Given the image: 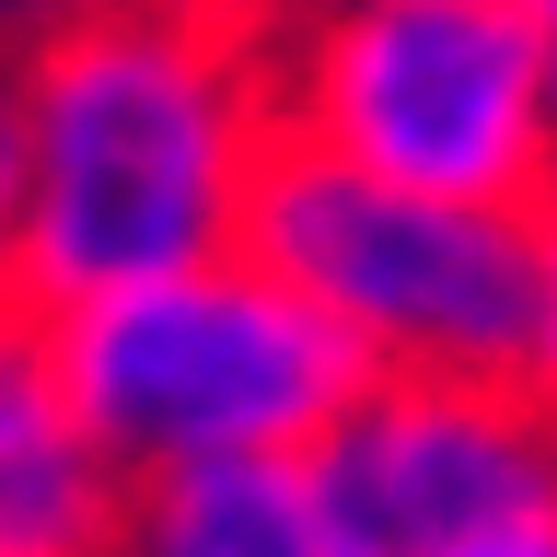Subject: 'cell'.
I'll list each match as a JSON object with an SVG mask.
<instances>
[{
	"label": "cell",
	"instance_id": "obj_13",
	"mask_svg": "<svg viewBox=\"0 0 557 557\" xmlns=\"http://www.w3.org/2000/svg\"><path fill=\"white\" fill-rule=\"evenodd\" d=\"M546 139H557V35H546Z\"/></svg>",
	"mask_w": 557,
	"mask_h": 557
},
{
	"label": "cell",
	"instance_id": "obj_10",
	"mask_svg": "<svg viewBox=\"0 0 557 557\" xmlns=\"http://www.w3.org/2000/svg\"><path fill=\"white\" fill-rule=\"evenodd\" d=\"M442 557H557V499H534V511H511V522H487V534H465V546H442Z\"/></svg>",
	"mask_w": 557,
	"mask_h": 557
},
{
	"label": "cell",
	"instance_id": "obj_1",
	"mask_svg": "<svg viewBox=\"0 0 557 557\" xmlns=\"http://www.w3.org/2000/svg\"><path fill=\"white\" fill-rule=\"evenodd\" d=\"M12 94H24V198L0 256L12 313H59L82 290L244 244V186L278 139L256 47H221L151 0H104L12 47Z\"/></svg>",
	"mask_w": 557,
	"mask_h": 557
},
{
	"label": "cell",
	"instance_id": "obj_7",
	"mask_svg": "<svg viewBox=\"0 0 557 557\" xmlns=\"http://www.w3.org/2000/svg\"><path fill=\"white\" fill-rule=\"evenodd\" d=\"M116 557H337L302 453H209L116 487Z\"/></svg>",
	"mask_w": 557,
	"mask_h": 557
},
{
	"label": "cell",
	"instance_id": "obj_8",
	"mask_svg": "<svg viewBox=\"0 0 557 557\" xmlns=\"http://www.w3.org/2000/svg\"><path fill=\"white\" fill-rule=\"evenodd\" d=\"M151 12H174V24H198V35H221V47H256V59H268L313 0H151Z\"/></svg>",
	"mask_w": 557,
	"mask_h": 557
},
{
	"label": "cell",
	"instance_id": "obj_5",
	"mask_svg": "<svg viewBox=\"0 0 557 557\" xmlns=\"http://www.w3.org/2000/svg\"><path fill=\"white\" fill-rule=\"evenodd\" d=\"M302 476L337 557H442L557 499V407L476 372H360V395L302 442Z\"/></svg>",
	"mask_w": 557,
	"mask_h": 557
},
{
	"label": "cell",
	"instance_id": "obj_3",
	"mask_svg": "<svg viewBox=\"0 0 557 557\" xmlns=\"http://www.w3.org/2000/svg\"><path fill=\"white\" fill-rule=\"evenodd\" d=\"M268 128L383 186L546 209V24L522 0H313L268 59Z\"/></svg>",
	"mask_w": 557,
	"mask_h": 557
},
{
	"label": "cell",
	"instance_id": "obj_9",
	"mask_svg": "<svg viewBox=\"0 0 557 557\" xmlns=\"http://www.w3.org/2000/svg\"><path fill=\"white\" fill-rule=\"evenodd\" d=\"M522 383L557 407V198L534 209V360H522Z\"/></svg>",
	"mask_w": 557,
	"mask_h": 557
},
{
	"label": "cell",
	"instance_id": "obj_11",
	"mask_svg": "<svg viewBox=\"0 0 557 557\" xmlns=\"http://www.w3.org/2000/svg\"><path fill=\"white\" fill-rule=\"evenodd\" d=\"M12 198H24V94H12V47H0V256H12Z\"/></svg>",
	"mask_w": 557,
	"mask_h": 557
},
{
	"label": "cell",
	"instance_id": "obj_6",
	"mask_svg": "<svg viewBox=\"0 0 557 557\" xmlns=\"http://www.w3.org/2000/svg\"><path fill=\"white\" fill-rule=\"evenodd\" d=\"M116 487L47 383L35 313L0 302V557H116Z\"/></svg>",
	"mask_w": 557,
	"mask_h": 557
},
{
	"label": "cell",
	"instance_id": "obj_4",
	"mask_svg": "<svg viewBox=\"0 0 557 557\" xmlns=\"http://www.w3.org/2000/svg\"><path fill=\"white\" fill-rule=\"evenodd\" d=\"M244 256L290 278L360 372H476L522 383L534 360V209H465L268 139L244 186Z\"/></svg>",
	"mask_w": 557,
	"mask_h": 557
},
{
	"label": "cell",
	"instance_id": "obj_2",
	"mask_svg": "<svg viewBox=\"0 0 557 557\" xmlns=\"http://www.w3.org/2000/svg\"><path fill=\"white\" fill-rule=\"evenodd\" d=\"M35 348L116 476L209 465V453H302L360 395V348L244 244L35 313Z\"/></svg>",
	"mask_w": 557,
	"mask_h": 557
},
{
	"label": "cell",
	"instance_id": "obj_12",
	"mask_svg": "<svg viewBox=\"0 0 557 557\" xmlns=\"http://www.w3.org/2000/svg\"><path fill=\"white\" fill-rule=\"evenodd\" d=\"M82 12H104V0H0V47H35V35L82 24Z\"/></svg>",
	"mask_w": 557,
	"mask_h": 557
}]
</instances>
